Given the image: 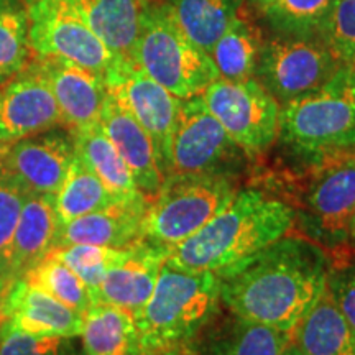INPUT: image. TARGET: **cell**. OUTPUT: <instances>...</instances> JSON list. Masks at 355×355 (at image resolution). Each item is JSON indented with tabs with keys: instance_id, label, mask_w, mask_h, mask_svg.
Here are the masks:
<instances>
[{
	"instance_id": "cell-1",
	"label": "cell",
	"mask_w": 355,
	"mask_h": 355,
	"mask_svg": "<svg viewBox=\"0 0 355 355\" xmlns=\"http://www.w3.org/2000/svg\"><path fill=\"white\" fill-rule=\"evenodd\" d=\"M331 268L318 243L286 234L217 273L220 303L248 321L295 332L326 291Z\"/></svg>"
},
{
	"instance_id": "cell-2",
	"label": "cell",
	"mask_w": 355,
	"mask_h": 355,
	"mask_svg": "<svg viewBox=\"0 0 355 355\" xmlns=\"http://www.w3.org/2000/svg\"><path fill=\"white\" fill-rule=\"evenodd\" d=\"M295 217L285 201L259 189L237 191L196 234L170 248L165 263L184 272L220 273L286 235Z\"/></svg>"
},
{
	"instance_id": "cell-3",
	"label": "cell",
	"mask_w": 355,
	"mask_h": 355,
	"mask_svg": "<svg viewBox=\"0 0 355 355\" xmlns=\"http://www.w3.org/2000/svg\"><path fill=\"white\" fill-rule=\"evenodd\" d=\"M220 304L219 275L184 272L165 263L150 300L133 314L144 355L191 344L217 316Z\"/></svg>"
},
{
	"instance_id": "cell-4",
	"label": "cell",
	"mask_w": 355,
	"mask_h": 355,
	"mask_svg": "<svg viewBox=\"0 0 355 355\" xmlns=\"http://www.w3.org/2000/svg\"><path fill=\"white\" fill-rule=\"evenodd\" d=\"M130 60L181 101L219 79L211 56L186 37L168 6H146Z\"/></svg>"
},
{
	"instance_id": "cell-5",
	"label": "cell",
	"mask_w": 355,
	"mask_h": 355,
	"mask_svg": "<svg viewBox=\"0 0 355 355\" xmlns=\"http://www.w3.org/2000/svg\"><path fill=\"white\" fill-rule=\"evenodd\" d=\"M303 153L355 148V71L343 66L316 91L279 105V133Z\"/></svg>"
},
{
	"instance_id": "cell-6",
	"label": "cell",
	"mask_w": 355,
	"mask_h": 355,
	"mask_svg": "<svg viewBox=\"0 0 355 355\" xmlns=\"http://www.w3.org/2000/svg\"><path fill=\"white\" fill-rule=\"evenodd\" d=\"M237 189L229 176H166L155 198L146 202L141 241L173 248L198 232Z\"/></svg>"
},
{
	"instance_id": "cell-7",
	"label": "cell",
	"mask_w": 355,
	"mask_h": 355,
	"mask_svg": "<svg viewBox=\"0 0 355 355\" xmlns=\"http://www.w3.org/2000/svg\"><path fill=\"white\" fill-rule=\"evenodd\" d=\"M245 150L227 135L199 96L183 99L168 141L166 176H229L241 170Z\"/></svg>"
},
{
	"instance_id": "cell-8",
	"label": "cell",
	"mask_w": 355,
	"mask_h": 355,
	"mask_svg": "<svg viewBox=\"0 0 355 355\" xmlns=\"http://www.w3.org/2000/svg\"><path fill=\"white\" fill-rule=\"evenodd\" d=\"M206 109L247 153L263 152L279 133V102L255 78L216 79L201 96Z\"/></svg>"
},
{
	"instance_id": "cell-9",
	"label": "cell",
	"mask_w": 355,
	"mask_h": 355,
	"mask_svg": "<svg viewBox=\"0 0 355 355\" xmlns=\"http://www.w3.org/2000/svg\"><path fill=\"white\" fill-rule=\"evenodd\" d=\"M340 68L318 37L285 35L263 42L255 79L282 105L316 91Z\"/></svg>"
},
{
	"instance_id": "cell-10",
	"label": "cell",
	"mask_w": 355,
	"mask_h": 355,
	"mask_svg": "<svg viewBox=\"0 0 355 355\" xmlns=\"http://www.w3.org/2000/svg\"><path fill=\"white\" fill-rule=\"evenodd\" d=\"M28 20L35 56L61 58L101 76L117 60L68 0H33Z\"/></svg>"
},
{
	"instance_id": "cell-11",
	"label": "cell",
	"mask_w": 355,
	"mask_h": 355,
	"mask_svg": "<svg viewBox=\"0 0 355 355\" xmlns=\"http://www.w3.org/2000/svg\"><path fill=\"white\" fill-rule=\"evenodd\" d=\"M355 216V148L321 157L304 199V229L329 245L350 239Z\"/></svg>"
},
{
	"instance_id": "cell-12",
	"label": "cell",
	"mask_w": 355,
	"mask_h": 355,
	"mask_svg": "<svg viewBox=\"0 0 355 355\" xmlns=\"http://www.w3.org/2000/svg\"><path fill=\"white\" fill-rule=\"evenodd\" d=\"M74 159L73 139L63 133L40 135L6 144L0 150V180L24 196H55Z\"/></svg>"
},
{
	"instance_id": "cell-13",
	"label": "cell",
	"mask_w": 355,
	"mask_h": 355,
	"mask_svg": "<svg viewBox=\"0 0 355 355\" xmlns=\"http://www.w3.org/2000/svg\"><path fill=\"white\" fill-rule=\"evenodd\" d=\"M104 81L109 94L121 102L152 137L163 165L181 99L145 74L130 58H117L104 74Z\"/></svg>"
},
{
	"instance_id": "cell-14",
	"label": "cell",
	"mask_w": 355,
	"mask_h": 355,
	"mask_svg": "<svg viewBox=\"0 0 355 355\" xmlns=\"http://www.w3.org/2000/svg\"><path fill=\"white\" fill-rule=\"evenodd\" d=\"M63 125L50 84L33 61L0 87V141L40 135Z\"/></svg>"
},
{
	"instance_id": "cell-15",
	"label": "cell",
	"mask_w": 355,
	"mask_h": 355,
	"mask_svg": "<svg viewBox=\"0 0 355 355\" xmlns=\"http://www.w3.org/2000/svg\"><path fill=\"white\" fill-rule=\"evenodd\" d=\"M35 63L50 84L61 121L69 132L99 122L107 97L104 76L61 58L35 56Z\"/></svg>"
},
{
	"instance_id": "cell-16",
	"label": "cell",
	"mask_w": 355,
	"mask_h": 355,
	"mask_svg": "<svg viewBox=\"0 0 355 355\" xmlns=\"http://www.w3.org/2000/svg\"><path fill=\"white\" fill-rule=\"evenodd\" d=\"M99 123L132 171L141 194L148 201L157 196L165 183V171L148 132L109 92L102 105Z\"/></svg>"
},
{
	"instance_id": "cell-17",
	"label": "cell",
	"mask_w": 355,
	"mask_h": 355,
	"mask_svg": "<svg viewBox=\"0 0 355 355\" xmlns=\"http://www.w3.org/2000/svg\"><path fill=\"white\" fill-rule=\"evenodd\" d=\"M168 255V247L146 241L133 243L127 259L105 273L94 295V303L115 306L137 314L152 296Z\"/></svg>"
},
{
	"instance_id": "cell-18",
	"label": "cell",
	"mask_w": 355,
	"mask_h": 355,
	"mask_svg": "<svg viewBox=\"0 0 355 355\" xmlns=\"http://www.w3.org/2000/svg\"><path fill=\"white\" fill-rule=\"evenodd\" d=\"M3 321L30 334L74 339L83 332L84 314L24 279H13L6 296Z\"/></svg>"
},
{
	"instance_id": "cell-19",
	"label": "cell",
	"mask_w": 355,
	"mask_h": 355,
	"mask_svg": "<svg viewBox=\"0 0 355 355\" xmlns=\"http://www.w3.org/2000/svg\"><path fill=\"white\" fill-rule=\"evenodd\" d=\"M293 332L277 329L230 313L207 324L189 345L198 355H282Z\"/></svg>"
},
{
	"instance_id": "cell-20",
	"label": "cell",
	"mask_w": 355,
	"mask_h": 355,
	"mask_svg": "<svg viewBox=\"0 0 355 355\" xmlns=\"http://www.w3.org/2000/svg\"><path fill=\"white\" fill-rule=\"evenodd\" d=\"M60 222L53 196L32 194L25 196L8 255V279H20L26 270L50 255Z\"/></svg>"
},
{
	"instance_id": "cell-21",
	"label": "cell",
	"mask_w": 355,
	"mask_h": 355,
	"mask_svg": "<svg viewBox=\"0 0 355 355\" xmlns=\"http://www.w3.org/2000/svg\"><path fill=\"white\" fill-rule=\"evenodd\" d=\"M145 204H115L107 209L91 212L60 225L55 248L73 243H87L125 248L141 241V219Z\"/></svg>"
},
{
	"instance_id": "cell-22",
	"label": "cell",
	"mask_w": 355,
	"mask_h": 355,
	"mask_svg": "<svg viewBox=\"0 0 355 355\" xmlns=\"http://www.w3.org/2000/svg\"><path fill=\"white\" fill-rule=\"evenodd\" d=\"M71 139L74 155L99 178L115 198L128 204L148 202L133 180L132 171L102 130L99 122L71 132Z\"/></svg>"
},
{
	"instance_id": "cell-23",
	"label": "cell",
	"mask_w": 355,
	"mask_h": 355,
	"mask_svg": "<svg viewBox=\"0 0 355 355\" xmlns=\"http://www.w3.org/2000/svg\"><path fill=\"white\" fill-rule=\"evenodd\" d=\"M117 58H130L146 0H68Z\"/></svg>"
},
{
	"instance_id": "cell-24",
	"label": "cell",
	"mask_w": 355,
	"mask_h": 355,
	"mask_svg": "<svg viewBox=\"0 0 355 355\" xmlns=\"http://www.w3.org/2000/svg\"><path fill=\"white\" fill-rule=\"evenodd\" d=\"M79 337L84 355H144L135 318L115 306L92 304L84 313Z\"/></svg>"
},
{
	"instance_id": "cell-25",
	"label": "cell",
	"mask_w": 355,
	"mask_h": 355,
	"mask_svg": "<svg viewBox=\"0 0 355 355\" xmlns=\"http://www.w3.org/2000/svg\"><path fill=\"white\" fill-rule=\"evenodd\" d=\"M293 343L303 355H355V334L336 308L329 291L301 319Z\"/></svg>"
},
{
	"instance_id": "cell-26",
	"label": "cell",
	"mask_w": 355,
	"mask_h": 355,
	"mask_svg": "<svg viewBox=\"0 0 355 355\" xmlns=\"http://www.w3.org/2000/svg\"><path fill=\"white\" fill-rule=\"evenodd\" d=\"M263 38L260 30L237 15L209 53L220 79L245 81L255 78Z\"/></svg>"
},
{
	"instance_id": "cell-27",
	"label": "cell",
	"mask_w": 355,
	"mask_h": 355,
	"mask_svg": "<svg viewBox=\"0 0 355 355\" xmlns=\"http://www.w3.org/2000/svg\"><path fill=\"white\" fill-rule=\"evenodd\" d=\"M53 202L60 225L115 204H128L115 198L76 155L60 191L53 196Z\"/></svg>"
},
{
	"instance_id": "cell-28",
	"label": "cell",
	"mask_w": 355,
	"mask_h": 355,
	"mask_svg": "<svg viewBox=\"0 0 355 355\" xmlns=\"http://www.w3.org/2000/svg\"><path fill=\"white\" fill-rule=\"evenodd\" d=\"M168 7L186 37L207 55L239 15L237 0H171Z\"/></svg>"
},
{
	"instance_id": "cell-29",
	"label": "cell",
	"mask_w": 355,
	"mask_h": 355,
	"mask_svg": "<svg viewBox=\"0 0 355 355\" xmlns=\"http://www.w3.org/2000/svg\"><path fill=\"white\" fill-rule=\"evenodd\" d=\"M33 58L28 12L19 3L0 0V84L17 76Z\"/></svg>"
},
{
	"instance_id": "cell-30",
	"label": "cell",
	"mask_w": 355,
	"mask_h": 355,
	"mask_svg": "<svg viewBox=\"0 0 355 355\" xmlns=\"http://www.w3.org/2000/svg\"><path fill=\"white\" fill-rule=\"evenodd\" d=\"M20 279L83 314L94 304L91 291L83 279L53 255L44 257L26 270Z\"/></svg>"
},
{
	"instance_id": "cell-31",
	"label": "cell",
	"mask_w": 355,
	"mask_h": 355,
	"mask_svg": "<svg viewBox=\"0 0 355 355\" xmlns=\"http://www.w3.org/2000/svg\"><path fill=\"white\" fill-rule=\"evenodd\" d=\"M130 248L132 245L125 248H112L87 245V243H73V245L53 248L50 255L63 261L66 266H69L83 279L84 285L91 291L92 301H94V295L102 279H104L105 273L112 266L125 260L127 255L130 254Z\"/></svg>"
},
{
	"instance_id": "cell-32",
	"label": "cell",
	"mask_w": 355,
	"mask_h": 355,
	"mask_svg": "<svg viewBox=\"0 0 355 355\" xmlns=\"http://www.w3.org/2000/svg\"><path fill=\"white\" fill-rule=\"evenodd\" d=\"M332 0H257L265 17L283 35L318 37Z\"/></svg>"
},
{
	"instance_id": "cell-33",
	"label": "cell",
	"mask_w": 355,
	"mask_h": 355,
	"mask_svg": "<svg viewBox=\"0 0 355 355\" xmlns=\"http://www.w3.org/2000/svg\"><path fill=\"white\" fill-rule=\"evenodd\" d=\"M318 38L340 66L355 71V0H332Z\"/></svg>"
},
{
	"instance_id": "cell-34",
	"label": "cell",
	"mask_w": 355,
	"mask_h": 355,
	"mask_svg": "<svg viewBox=\"0 0 355 355\" xmlns=\"http://www.w3.org/2000/svg\"><path fill=\"white\" fill-rule=\"evenodd\" d=\"M0 355H74L71 339L24 332L3 321L0 326Z\"/></svg>"
},
{
	"instance_id": "cell-35",
	"label": "cell",
	"mask_w": 355,
	"mask_h": 355,
	"mask_svg": "<svg viewBox=\"0 0 355 355\" xmlns=\"http://www.w3.org/2000/svg\"><path fill=\"white\" fill-rule=\"evenodd\" d=\"M25 196L0 180V277L8 279V255Z\"/></svg>"
},
{
	"instance_id": "cell-36",
	"label": "cell",
	"mask_w": 355,
	"mask_h": 355,
	"mask_svg": "<svg viewBox=\"0 0 355 355\" xmlns=\"http://www.w3.org/2000/svg\"><path fill=\"white\" fill-rule=\"evenodd\" d=\"M327 291L355 334V265L331 268L327 277Z\"/></svg>"
},
{
	"instance_id": "cell-37",
	"label": "cell",
	"mask_w": 355,
	"mask_h": 355,
	"mask_svg": "<svg viewBox=\"0 0 355 355\" xmlns=\"http://www.w3.org/2000/svg\"><path fill=\"white\" fill-rule=\"evenodd\" d=\"M10 286V279L0 277V326L3 322V308H6V296Z\"/></svg>"
},
{
	"instance_id": "cell-38",
	"label": "cell",
	"mask_w": 355,
	"mask_h": 355,
	"mask_svg": "<svg viewBox=\"0 0 355 355\" xmlns=\"http://www.w3.org/2000/svg\"><path fill=\"white\" fill-rule=\"evenodd\" d=\"M159 355H198V354H196V350L191 347L189 344H186V345H176V347L168 349Z\"/></svg>"
},
{
	"instance_id": "cell-39",
	"label": "cell",
	"mask_w": 355,
	"mask_h": 355,
	"mask_svg": "<svg viewBox=\"0 0 355 355\" xmlns=\"http://www.w3.org/2000/svg\"><path fill=\"white\" fill-rule=\"evenodd\" d=\"M282 355H303V352H301V350L296 347L295 343H291L285 350H283Z\"/></svg>"
},
{
	"instance_id": "cell-40",
	"label": "cell",
	"mask_w": 355,
	"mask_h": 355,
	"mask_svg": "<svg viewBox=\"0 0 355 355\" xmlns=\"http://www.w3.org/2000/svg\"><path fill=\"white\" fill-rule=\"evenodd\" d=\"M350 239H352V241H355V216H354L352 225H350Z\"/></svg>"
},
{
	"instance_id": "cell-41",
	"label": "cell",
	"mask_w": 355,
	"mask_h": 355,
	"mask_svg": "<svg viewBox=\"0 0 355 355\" xmlns=\"http://www.w3.org/2000/svg\"><path fill=\"white\" fill-rule=\"evenodd\" d=\"M3 145H6V144H2V141H0V150H2V146H3Z\"/></svg>"
},
{
	"instance_id": "cell-42",
	"label": "cell",
	"mask_w": 355,
	"mask_h": 355,
	"mask_svg": "<svg viewBox=\"0 0 355 355\" xmlns=\"http://www.w3.org/2000/svg\"><path fill=\"white\" fill-rule=\"evenodd\" d=\"M26 2H33V0H26Z\"/></svg>"
}]
</instances>
